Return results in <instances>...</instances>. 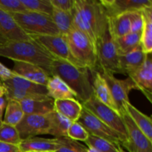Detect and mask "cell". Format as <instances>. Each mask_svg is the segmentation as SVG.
<instances>
[{
  "mask_svg": "<svg viewBox=\"0 0 152 152\" xmlns=\"http://www.w3.org/2000/svg\"><path fill=\"white\" fill-rule=\"evenodd\" d=\"M74 28L88 37L96 47V42L108 30V18L98 0H74L72 12Z\"/></svg>",
  "mask_w": 152,
  "mask_h": 152,
  "instance_id": "1",
  "label": "cell"
},
{
  "mask_svg": "<svg viewBox=\"0 0 152 152\" xmlns=\"http://www.w3.org/2000/svg\"><path fill=\"white\" fill-rule=\"evenodd\" d=\"M50 76H57L75 93L81 103L94 95L92 82L87 68H80L60 59H54L51 63Z\"/></svg>",
  "mask_w": 152,
  "mask_h": 152,
  "instance_id": "2",
  "label": "cell"
},
{
  "mask_svg": "<svg viewBox=\"0 0 152 152\" xmlns=\"http://www.w3.org/2000/svg\"><path fill=\"white\" fill-rule=\"evenodd\" d=\"M0 56L12 61L34 64L44 69L50 76L51 63L55 59L33 40L6 42L0 45Z\"/></svg>",
  "mask_w": 152,
  "mask_h": 152,
  "instance_id": "3",
  "label": "cell"
},
{
  "mask_svg": "<svg viewBox=\"0 0 152 152\" xmlns=\"http://www.w3.org/2000/svg\"><path fill=\"white\" fill-rule=\"evenodd\" d=\"M73 59L80 68L94 74L97 68L96 47L88 37L74 28L65 36Z\"/></svg>",
  "mask_w": 152,
  "mask_h": 152,
  "instance_id": "4",
  "label": "cell"
},
{
  "mask_svg": "<svg viewBox=\"0 0 152 152\" xmlns=\"http://www.w3.org/2000/svg\"><path fill=\"white\" fill-rule=\"evenodd\" d=\"M10 15L21 29L29 37L60 35L59 31L49 16L31 11Z\"/></svg>",
  "mask_w": 152,
  "mask_h": 152,
  "instance_id": "5",
  "label": "cell"
},
{
  "mask_svg": "<svg viewBox=\"0 0 152 152\" xmlns=\"http://www.w3.org/2000/svg\"><path fill=\"white\" fill-rule=\"evenodd\" d=\"M96 51L97 67L100 68L102 72H109L114 75L115 74H121L120 54L108 30L105 31L96 42Z\"/></svg>",
  "mask_w": 152,
  "mask_h": 152,
  "instance_id": "6",
  "label": "cell"
},
{
  "mask_svg": "<svg viewBox=\"0 0 152 152\" xmlns=\"http://www.w3.org/2000/svg\"><path fill=\"white\" fill-rule=\"evenodd\" d=\"M77 122L87 131L89 134L109 141L117 146H122V144L127 140L126 137L113 130L84 107Z\"/></svg>",
  "mask_w": 152,
  "mask_h": 152,
  "instance_id": "7",
  "label": "cell"
},
{
  "mask_svg": "<svg viewBox=\"0 0 152 152\" xmlns=\"http://www.w3.org/2000/svg\"><path fill=\"white\" fill-rule=\"evenodd\" d=\"M82 105L102 123L127 138L126 127L120 114L99 102L94 95Z\"/></svg>",
  "mask_w": 152,
  "mask_h": 152,
  "instance_id": "8",
  "label": "cell"
},
{
  "mask_svg": "<svg viewBox=\"0 0 152 152\" xmlns=\"http://www.w3.org/2000/svg\"><path fill=\"white\" fill-rule=\"evenodd\" d=\"M30 37L55 59H63L79 67L71 56L65 36L60 34L53 36H32Z\"/></svg>",
  "mask_w": 152,
  "mask_h": 152,
  "instance_id": "9",
  "label": "cell"
},
{
  "mask_svg": "<svg viewBox=\"0 0 152 152\" xmlns=\"http://www.w3.org/2000/svg\"><path fill=\"white\" fill-rule=\"evenodd\" d=\"M106 81L113 99L117 105L120 115L125 112V105L129 102V93L132 90H137L133 80L130 77L125 80L117 79L109 72H101Z\"/></svg>",
  "mask_w": 152,
  "mask_h": 152,
  "instance_id": "10",
  "label": "cell"
},
{
  "mask_svg": "<svg viewBox=\"0 0 152 152\" xmlns=\"http://www.w3.org/2000/svg\"><path fill=\"white\" fill-rule=\"evenodd\" d=\"M121 117L127 133V140L122 147L128 152H152V142L137 127L127 113L123 112Z\"/></svg>",
  "mask_w": 152,
  "mask_h": 152,
  "instance_id": "11",
  "label": "cell"
},
{
  "mask_svg": "<svg viewBox=\"0 0 152 152\" xmlns=\"http://www.w3.org/2000/svg\"><path fill=\"white\" fill-rule=\"evenodd\" d=\"M16 128L22 140L39 135L48 134L50 129L48 114H25Z\"/></svg>",
  "mask_w": 152,
  "mask_h": 152,
  "instance_id": "12",
  "label": "cell"
},
{
  "mask_svg": "<svg viewBox=\"0 0 152 152\" xmlns=\"http://www.w3.org/2000/svg\"><path fill=\"white\" fill-rule=\"evenodd\" d=\"M107 18L142 10L152 7L151 0H100Z\"/></svg>",
  "mask_w": 152,
  "mask_h": 152,
  "instance_id": "13",
  "label": "cell"
},
{
  "mask_svg": "<svg viewBox=\"0 0 152 152\" xmlns=\"http://www.w3.org/2000/svg\"><path fill=\"white\" fill-rule=\"evenodd\" d=\"M130 77L134 83L137 90H140L152 102V57L151 53L147 54L142 66Z\"/></svg>",
  "mask_w": 152,
  "mask_h": 152,
  "instance_id": "14",
  "label": "cell"
},
{
  "mask_svg": "<svg viewBox=\"0 0 152 152\" xmlns=\"http://www.w3.org/2000/svg\"><path fill=\"white\" fill-rule=\"evenodd\" d=\"M0 37L5 42L31 41L18 25L13 16L0 9Z\"/></svg>",
  "mask_w": 152,
  "mask_h": 152,
  "instance_id": "15",
  "label": "cell"
},
{
  "mask_svg": "<svg viewBox=\"0 0 152 152\" xmlns=\"http://www.w3.org/2000/svg\"><path fill=\"white\" fill-rule=\"evenodd\" d=\"M14 74L37 84L46 86L50 76L40 67L28 62L13 61Z\"/></svg>",
  "mask_w": 152,
  "mask_h": 152,
  "instance_id": "16",
  "label": "cell"
},
{
  "mask_svg": "<svg viewBox=\"0 0 152 152\" xmlns=\"http://www.w3.org/2000/svg\"><path fill=\"white\" fill-rule=\"evenodd\" d=\"M146 55L142 50L140 45L132 51L120 56V67L121 74L128 77L137 71L145 61Z\"/></svg>",
  "mask_w": 152,
  "mask_h": 152,
  "instance_id": "17",
  "label": "cell"
},
{
  "mask_svg": "<svg viewBox=\"0 0 152 152\" xmlns=\"http://www.w3.org/2000/svg\"><path fill=\"white\" fill-rule=\"evenodd\" d=\"M92 87H93L94 96L104 105H107L113 111L118 113L117 105L113 99L112 96H111V91H110L109 87L107 84L106 81L102 77L100 71H96L94 74V79L92 81Z\"/></svg>",
  "mask_w": 152,
  "mask_h": 152,
  "instance_id": "18",
  "label": "cell"
},
{
  "mask_svg": "<svg viewBox=\"0 0 152 152\" xmlns=\"http://www.w3.org/2000/svg\"><path fill=\"white\" fill-rule=\"evenodd\" d=\"M59 144L56 138L45 139V138L34 137L22 140L19 145L22 152L30 151H53L59 149Z\"/></svg>",
  "mask_w": 152,
  "mask_h": 152,
  "instance_id": "19",
  "label": "cell"
},
{
  "mask_svg": "<svg viewBox=\"0 0 152 152\" xmlns=\"http://www.w3.org/2000/svg\"><path fill=\"white\" fill-rule=\"evenodd\" d=\"M48 96L53 100L77 99L75 93L57 76H50L46 85Z\"/></svg>",
  "mask_w": 152,
  "mask_h": 152,
  "instance_id": "20",
  "label": "cell"
},
{
  "mask_svg": "<svg viewBox=\"0 0 152 152\" xmlns=\"http://www.w3.org/2000/svg\"><path fill=\"white\" fill-rule=\"evenodd\" d=\"M20 105L25 114L47 115L54 110V100L50 97L27 99L20 102Z\"/></svg>",
  "mask_w": 152,
  "mask_h": 152,
  "instance_id": "21",
  "label": "cell"
},
{
  "mask_svg": "<svg viewBox=\"0 0 152 152\" xmlns=\"http://www.w3.org/2000/svg\"><path fill=\"white\" fill-rule=\"evenodd\" d=\"M125 111L130 117L137 127L152 142V121L151 118L144 114L136 107L130 103L125 105Z\"/></svg>",
  "mask_w": 152,
  "mask_h": 152,
  "instance_id": "22",
  "label": "cell"
},
{
  "mask_svg": "<svg viewBox=\"0 0 152 152\" xmlns=\"http://www.w3.org/2000/svg\"><path fill=\"white\" fill-rule=\"evenodd\" d=\"M83 105L75 99L54 100V110L72 123L77 122L81 114Z\"/></svg>",
  "mask_w": 152,
  "mask_h": 152,
  "instance_id": "23",
  "label": "cell"
},
{
  "mask_svg": "<svg viewBox=\"0 0 152 152\" xmlns=\"http://www.w3.org/2000/svg\"><path fill=\"white\" fill-rule=\"evenodd\" d=\"M108 30L113 39L120 38L131 32L129 13L108 18Z\"/></svg>",
  "mask_w": 152,
  "mask_h": 152,
  "instance_id": "24",
  "label": "cell"
},
{
  "mask_svg": "<svg viewBox=\"0 0 152 152\" xmlns=\"http://www.w3.org/2000/svg\"><path fill=\"white\" fill-rule=\"evenodd\" d=\"M143 27L140 36V46L145 54L152 53V7L142 10Z\"/></svg>",
  "mask_w": 152,
  "mask_h": 152,
  "instance_id": "25",
  "label": "cell"
},
{
  "mask_svg": "<svg viewBox=\"0 0 152 152\" xmlns=\"http://www.w3.org/2000/svg\"><path fill=\"white\" fill-rule=\"evenodd\" d=\"M1 84L4 86L14 88L25 91L30 92V93L37 94L41 95H47L48 96L46 86L34 83L33 82L25 80V79L16 75V74L13 78L3 82V83H1Z\"/></svg>",
  "mask_w": 152,
  "mask_h": 152,
  "instance_id": "26",
  "label": "cell"
},
{
  "mask_svg": "<svg viewBox=\"0 0 152 152\" xmlns=\"http://www.w3.org/2000/svg\"><path fill=\"white\" fill-rule=\"evenodd\" d=\"M50 120V129L48 134L55 137V138L67 137V133L72 122L53 110L48 114Z\"/></svg>",
  "mask_w": 152,
  "mask_h": 152,
  "instance_id": "27",
  "label": "cell"
},
{
  "mask_svg": "<svg viewBox=\"0 0 152 152\" xmlns=\"http://www.w3.org/2000/svg\"><path fill=\"white\" fill-rule=\"evenodd\" d=\"M50 19L61 35L65 36L74 28L73 16L71 13L62 11L53 7Z\"/></svg>",
  "mask_w": 152,
  "mask_h": 152,
  "instance_id": "28",
  "label": "cell"
},
{
  "mask_svg": "<svg viewBox=\"0 0 152 152\" xmlns=\"http://www.w3.org/2000/svg\"><path fill=\"white\" fill-rule=\"evenodd\" d=\"M24 111L20 102L15 100H7L2 123L16 127L23 118Z\"/></svg>",
  "mask_w": 152,
  "mask_h": 152,
  "instance_id": "29",
  "label": "cell"
},
{
  "mask_svg": "<svg viewBox=\"0 0 152 152\" xmlns=\"http://www.w3.org/2000/svg\"><path fill=\"white\" fill-rule=\"evenodd\" d=\"M140 36L141 34L130 32L120 38L114 39L120 56L126 54L140 45Z\"/></svg>",
  "mask_w": 152,
  "mask_h": 152,
  "instance_id": "30",
  "label": "cell"
},
{
  "mask_svg": "<svg viewBox=\"0 0 152 152\" xmlns=\"http://www.w3.org/2000/svg\"><path fill=\"white\" fill-rule=\"evenodd\" d=\"M28 11L51 17L53 6L50 0H21Z\"/></svg>",
  "mask_w": 152,
  "mask_h": 152,
  "instance_id": "31",
  "label": "cell"
},
{
  "mask_svg": "<svg viewBox=\"0 0 152 152\" xmlns=\"http://www.w3.org/2000/svg\"><path fill=\"white\" fill-rule=\"evenodd\" d=\"M88 148H91L98 152H117L120 146H117L102 138L89 134L88 138L85 141Z\"/></svg>",
  "mask_w": 152,
  "mask_h": 152,
  "instance_id": "32",
  "label": "cell"
},
{
  "mask_svg": "<svg viewBox=\"0 0 152 152\" xmlns=\"http://www.w3.org/2000/svg\"><path fill=\"white\" fill-rule=\"evenodd\" d=\"M0 141L6 143L19 145L22 140L15 126L4 124L2 123V125L0 127Z\"/></svg>",
  "mask_w": 152,
  "mask_h": 152,
  "instance_id": "33",
  "label": "cell"
},
{
  "mask_svg": "<svg viewBox=\"0 0 152 152\" xmlns=\"http://www.w3.org/2000/svg\"><path fill=\"white\" fill-rule=\"evenodd\" d=\"M56 139L60 146L55 152H87L88 147L83 145L78 141L70 139L68 137Z\"/></svg>",
  "mask_w": 152,
  "mask_h": 152,
  "instance_id": "34",
  "label": "cell"
},
{
  "mask_svg": "<svg viewBox=\"0 0 152 152\" xmlns=\"http://www.w3.org/2000/svg\"><path fill=\"white\" fill-rule=\"evenodd\" d=\"M67 137L74 140L85 142L88 138L89 134L78 122H74L68 129Z\"/></svg>",
  "mask_w": 152,
  "mask_h": 152,
  "instance_id": "35",
  "label": "cell"
},
{
  "mask_svg": "<svg viewBox=\"0 0 152 152\" xmlns=\"http://www.w3.org/2000/svg\"><path fill=\"white\" fill-rule=\"evenodd\" d=\"M0 9L9 14L28 11L21 0H0Z\"/></svg>",
  "mask_w": 152,
  "mask_h": 152,
  "instance_id": "36",
  "label": "cell"
},
{
  "mask_svg": "<svg viewBox=\"0 0 152 152\" xmlns=\"http://www.w3.org/2000/svg\"><path fill=\"white\" fill-rule=\"evenodd\" d=\"M142 10H137L129 13L132 33L141 34L142 32V27H143V16H142Z\"/></svg>",
  "mask_w": 152,
  "mask_h": 152,
  "instance_id": "37",
  "label": "cell"
},
{
  "mask_svg": "<svg viewBox=\"0 0 152 152\" xmlns=\"http://www.w3.org/2000/svg\"><path fill=\"white\" fill-rule=\"evenodd\" d=\"M54 8L65 12L71 13L74 8V0H50Z\"/></svg>",
  "mask_w": 152,
  "mask_h": 152,
  "instance_id": "38",
  "label": "cell"
},
{
  "mask_svg": "<svg viewBox=\"0 0 152 152\" xmlns=\"http://www.w3.org/2000/svg\"><path fill=\"white\" fill-rule=\"evenodd\" d=\"M15 75L16 74H14L12 70L9 69L5 65L0 62V83H1L6 80H10L13 78Z\"/></svg>",
  "mask_w": 152,
  "mask_h": 152,
  "instance_id": "39",
  "label": "cell"
},
{
  "mask_svg": "<svg viewBox=\"0 0 152 152\" xmlns=\"http://www.w3.org/2000/svg\"><path fill=\"white\" fill-rule=\"evenodd\" d=\"M0 152H22L19 145L6 143L0 141Z\"/></svg>",
  "mask_w": 152,
  "mask_h": 152,
  "instance_id": "40",
  "label": "cell"
},
{
  "mask_svg": "<svg viewBox=\"0 0 152 152\" xmlns=\"http://www.w3.org/2000/svg\"><path fill=\"white\" fill-rule=\"evenodd\" d=\"M7 102V99L5 97V96H3L0 97V120H1V121H2L3 119V112H4V110L6 108Z\"/></svg>",
  "mask_w": 152,
  "mask_h": 152,
  "instance_id": "41",
  "label": "cell"
},
{
  "mask_svg": "<svg viewBox=\"0 0 152 152\" xmlns=\"http://www.w3.org/2000/svg\"><path fill=\"white\" fill-rule=\"evenodd\" d=\"M6 94V88L1 83H0V97Z\"/></svg>",
  "mask_w": 152,
  "mask_h": 152,
  "instance_id": "42",
  "label": "cell"
},
{
  "mask_svg": "<svg viewBox=\"0 0 152 152\" xmlns=\"http://www.w3.org/2000/svg\"><path fill=\"white\" fill-rule=\"evenodd\" d=\"M117 152H128V151H126V150H124V148H123V147L122 146H120L119 147L118 151Z\"/></svg>",
  "mask_w": 152,
  "mask_h": 152,
  "instance_id": "43",
  "label": "cell"
},
{
  "mask_svg": "<svg viewBox=\"0 0 152 152\" xmlns=\"http://www.w3.org/2000/svg\"><path fill=\"white\" fill-rule=\"evenodd\" d=\"M87 152H98V151H96V150H95V149H94V148H88Z\"/></svg>",
  "mask_w": 152,
  "mask_h": 152,
  "instance_id": "44",
  "label": "cell"
},
{
  "mask_svg": "<svg viewBox=\"0 0 152 152\" xmlns=\"http://www.w3.org/2000/svg\"><path fill=\"white\" fill-rule=\"evenodd\" d=\"M4 42H6L4 41V40L3 39L1 38V37H0V45H2V44H4Z\"/></svg>",
  "mask_w": 152,
  "mask_h": 152,
  "instance_id": "45",
  "label": "cell"
},
{
  "mask_svg": "<svg viewBox=\"0 0 152 152\" xmlns=\"http://www.w3.org/2000/svg\"><path fill=\"white\" fill-rule=\"evenodd\" d=\"M30 152H53V151H30Z\"/></svg>",
  "mask_w": 152,
  "mask_h": 152,
  "instance_id": "46",
  "label": "cell"
},
{
  "mask_svg": "<svg viewBox=\"0 0 152 152\" xmlns=\"http://www.w3.org/2000/svg\"><path fill=\"white\" fill-rule=\"evenodd\" d=\"M1 125H2V121H1V120H0V127L1 126Z\"/></svg>",
  "mask_w": 152,
  "mask_h": 152,
  "instance_id": "47",
  "label": "cell"
},
{
  "mask_svg": "<svg viewBox=\"0 0 152 152\" xmlns=\"http://www.w3.org/2000/svg\"></svg>",
  "mask_w": 152,
  "mask_h": 152,
  "instance_id": "48",
  "label": "cell"
}]
</instances>
